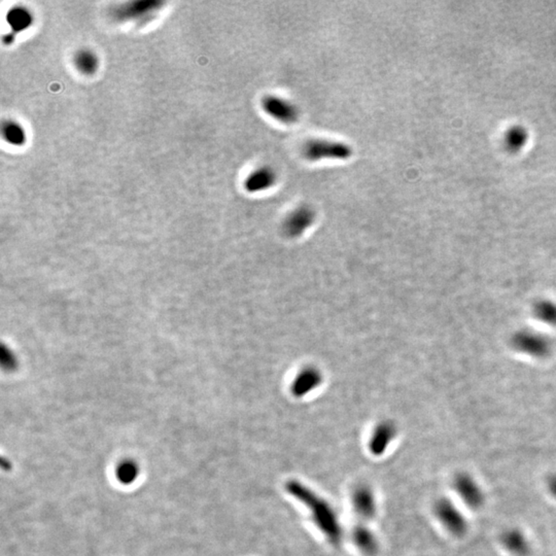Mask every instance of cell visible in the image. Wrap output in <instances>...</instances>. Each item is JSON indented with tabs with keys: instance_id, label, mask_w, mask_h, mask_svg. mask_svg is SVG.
Returning <instances> with one entry per match:
<instances>
[{
	"instance_id": "1",
	"label": "cell",
	"mask_w": 556,
	"mask_h": 556,
	"mask_svg": "<svg viewBox=\"0 0 556 556\" xmlns=\"http://www.w3.org/2000/svg\"><path fill=\"white\" fill-rule=\"evenodd\" d=\"M285 491L289 497L307 509L312 524L328 543L338 547L343 540V529L338 513L331 503L299 479L287 480L285 483Z\"/></svg>"
},
{
	"instance_id": "2",
	"label": "cell",
	"mask_w": 556,
	"mask_h": 556,
	"mask_svg": "<svg viewBox=\"0 0 556 556\" xmlns=\"http://www.w3.org/2000/svg\"><path fill=\"white\" fill-rule=\"evenodd\" d=\"M433 512L441 526L454 537H463L468 531L466 516L451 498H438L434 503Z\"/></svg>"
},
{
	"instance_id": "3",
	"label": "cell",
	"mask_w": 556,
	"mask_h": 556,
	"mask_svg": "<svg viewBox=\"0 0 556 556\" xmlns=\"http://www.w3.org/2000/svg\"><path fill=\"white\" fill-rule=\"evenodd\" d=\"M303 155L310 162L347 160L352 156V148L341 141L311 139L303 147Z\"/></svg>"
},
{
	"instance_id": "4",
	"label": "cell",
	"mask_w": 556,
	"mask_h": 556,
	"mask_svg": "<svg viewBox=\"0 0 556 556\" xmlns=\"http://www.w3.org/2000/svg\"><path fill=\"white\" fill-rule=\"evenodd\" d=\"M511 347L516 351L536 358H544L552 349L550 339L546 335L533 331L520 330L511 338Z\"/></svg>"
},
{
	"instance_id": "5",
	"label": "cell",
	"mask_w": 556,
	"mask_h": 556,
	"mask_svg": "<svg viewBox=\"0 0 556 556\" xmlns=\"http://www.w3.org/2000/svg\"><path fill=\"white\" fill-rule=\"evenodd\" d=\"M351 506L352 512L356 517L364 522L375 519L378 513V503L375 491L370 485L358 484L352 489L351 493Z\"/></svg>"
},
{
	"instance_id": "6",
	"label": "cell",
	"mask_w": 556,
	"mask_h": 556,
	"mask_svg": "<svg viewBox=\"0 0 556 556\" xmlns=\"http://www.w3.org/2000/svg\"><path fill=\"white\" fill-rule=\"evenodd\" d=\"M453 489L456 496L469 508L477 510L484 505V491L471 474L466 472L456 474L453 480Z\"/></svg>"
},
{
	"instance_id": "7",
	"label": "cell",
	"mask_w": 556,
	"mask_h": 556,
	"mask_svg": "<svg viewBox=\"0 0 556 556\" xmlns=\"http://www.w3.org/2000/svg\"><path fill=\"white\" fill-rule=\"evenodd\" d=\"M262 108L268 116L285 125L298 122L299 110L295 104L276 95H267L262 99Z\"/></svg>"
},
{
	"instance_id": "8",
	"label": "cell",
	"mask_w": 556,
	"mask_h": 556,
	"mask_svg": "<svg viewBox=\"0 0 556 556\" xmlns=\"http://www.w3.org/2000/svg\"><path fill=\"white\" fill-rule=\"evenodd\" d=\"M396 435L398 429L395 424L389 420H383L372 431L367 443L368 451L374 458H381L387 453Z\"/></svg>"
},
{
	"instance_id": "9",
	"label": "cell",
	"mask_w": 556,
	"mask_h": 556,
	"mask_svg": "<svg viewBox=\"0 0 556 556\" xmlns=\"http://www.w3.org/2000/svg\"><path fill=\"white\" fill-rule=\"evenodd\" d=\"M351 543L356 550L364 556H377L380 552V543L377 535L368 524L360 522L352 526L351 531Z\"/></svg>"
},
{
	"instance_id": "10",
	"label": "cell",
	"mask_w": 556,
	"mask_h": 556,
	"mask_svg": "<svg viewBox=\"0 0 556 556\" xmlns=\"http://www.w3.org/2000/svg\"><path fill=\"white\" fill-rule=\"evenodd\" d=\"M316 221V212L310 206L302 205L293 210L283 221V231L289 237L301 236Z\"/></svg>"
},
{
	"instance_id": "11",
	"label": "cell",
	"mask_w": 556,
	"mask_h": 556,
	"mask_svg": "<svg viewBox=\"0 0 556 556\" xmlns=\"http://www.w3.org/2000/svg\"><path fill=\"white\" fill-rule=\"evenodd\" d=\"M323 382L320 370L314 367H306L301 370L292 383V393L297 398H302L318 389Z\"/></svg>"
},
{
	"instance_id": "12",
	"label": "cell",
	"mask_w": 556,
	"mask_h": 556,
	"mask_svg": "<svg viewBox=\"0 0 556 556\" xmlns=\"http://www.w3.org/2000/svg\"><path fill=\"white\" fill-rule=\"evenodd\" d=\"M276 181H278V174L276 170L269 166H262L250 172L243 185L249 193H260L274 187Z\"/></svg>"
},
{
	"instance_id": "13",
	"label": "cell",
	"mask_w": 556,
	"mask_h": 556,
	"mask_svg": "<svg viewBox=\"0 0 556 556\" xmlns=\"http://www.w3.org/2000/svg\"><path fill=\"white\" fill-rule=\"evenodd\" d=\"M503 547L514 556H527L531 552V543L520 529L511 527L500 536Z\"/></svg>"
},
{
	"instance_id": "14",
	"label": "cell",
	"mask_w": 556,
	"mask_h": 556,
	"mask_svg": "<svg viewBox=\"0 0 556 556\" xmlns=\"http://www.w3.org/2000/svg\"><path fill=\"white\" fill-rule=\"evenodd\" d=\"M74 63L81 74L92 75L98 70L99 60L94 52L88 49H82L75 53Z\"/></svg>"
},
{
	"instance_id": "15",
	"label": "cell",
	"mask_w": 556,
	"mask_h": 556,
	"mask_svg": "<svg viewBox=\"0 0 556 556\" xmlns=\"http://www.w3.org/2000/svg\"><path fill=\"white\" fill-rule=\"evenodd\" d=\"M8 25L15 32L27 30L33 22V17L30 11L23 6L13 8L6 15Z\"/></svg>"
},
{
	"instance_id": "16",
	"label": "cell",
	"mask_w": 556,
	"mask_h": 556,
	"mask_svg": "<svg viewBox=\"0 0 556 556\" xmlns=\"http://www.w3.org/2000/svg\"><path fill=\"white\" fill-rule=\"evenodd\" d=\"M2 137L6 143L13 146H22L26 143V133L21 125L13 119L2 123Z\"/></svg>"
},
{
	"instance_id": "17",
	"label": "cell",
	"mask_w": 556,
	"mask_h": 556,
	"mask_svg": "<svg viewBox=\"0 0 556 556\" xmlns=\"http://www.w3.org/2000/svg\"><path fill=\"white\" fill-rule=\"evenodd\" d=\"M534 316L543 323L556 327V302L551 300H540L533 308Z\"/></svg>"
},
{
	"instance_id": "18",
	"label": "cell",
	"mask_w": 556,
	"mask_h": 556,
	"mask_svg": "<svg viewBox=\"0 0 556 556\" xmlns=\"http://www.w3.org/2000/svg\"><path fill=\"white\" fill-rule=\"evenodd\" d=\"M527 136L529 135L524 128L513 127L505 136V145L511 152H516L526 145Z\"/></svg>"
},
{
	"instance_id": "19",
	"label": "cell",
	"mask_w": 556,
	"mask_h": 556,
	"mask_svg": "<svg viewBox=\"0 0 556 556\" xmlns=\"http://www.w3.org/2000/svg\"><path fill=\"white\" fill-rule=\"evenodd\" d=\"M137 474H138V468L132 462L122 463L117 471V479L125 484H129L134 481L136 479Z\"/></svg>"
},
{
	"instance_id": "20",
	"label": "cell",
	"mask_w": 556,
	"mask_h": 556,
	"mask_svg": "<svg viewBox=\"0 0 556 556\" xmlns=\"http://www.w3.org/2000/svg\"><path fill=\"white\" fill-rule=\"evenodd\" d=\"M547 489H548L549 493L556 498V472L549 475L548 479H547Z\"/></svg>"
}]
</instances>
